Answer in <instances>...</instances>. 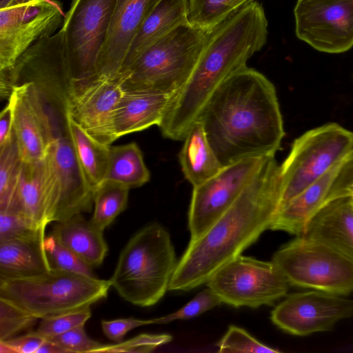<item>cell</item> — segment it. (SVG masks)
Here are the masks:
<instances>
[{
    "mask_svg": "<svg viewBox=\"0 0 353 353\" xmlns=\"http://www.w3.org/2000/svg\"><path fill=\"white\" fill-rule=\"evenodd\" d=\"M198 120L223 167L244 159L274 156L285 136L274 84L247 65L221 84Z\"/></svg>",
    "mask_w": 353,
    "mask_h": 353,
    "instance_id": "1",
    "label": "cell"
},
{
    "mask_svg": "<svg viewBox=\"0 0 353 353\" xmlns=\"http://www.w3.org/2000/svg\"><path fill=\"white\" fill-rule=\"evenodd\" d=\"M281 165L267 157L233 204L189 244L169 290L188 291L207 283L223 265L255 243L276 216L282 196Z\"/></svg>",
    "mask_w": 353,
    "mask_h": 353,
    "instance_id": "2",
    "label": "cell"
},
{
    "mask_svg": "<svg viewBox=\"0 0 353 353\" xmlns=\"http://www.w3.org/2000/svg\"><path fill=\"white\" fill-rule=\"evenodd\" d=\"M268 20L254 1L208 29L199 61L188 81L174 94L158 125L162 135L183 140L215 90L265 45Z\"/></svg>",
    "mask_w": 353,
    "mask_h": 353,
    "instance_id": "3",
    "label": "cell"
},
{
    "mask_svg": "<svg viewBox=\"0 0 353 353\" xmlns=\"http://www.w3.org/2000/svg\"><path fill=\"white\" fill-rule=\"evenodd\" d=\"M177 264L169 232L159 223H152L129 239L109 281L126 301L150 307L169 290Z\"/></svg>",
    "mask_w": 353,
    "mask_h": 353,
    "instance_id": "4",
    "label": "cell"
},
{
    "mask_svg": "<svg viewBox=\"0 0 353 353\" xmlns=\"http://www.w3.org/2000/svg\"><path fill=\"white\" fill-rule=\"evenodd\" d=\"M208 30L184 22L142 52L117 77L124 92L173 96L190 77Z\"/></svg>",
    "mask_w": 353,
    "mask_h": 353,
    "instance_id": "5",
    "label": "cell"
},
{
    "mask_svg": "<svg viewBox=\"0 0 353 353\" xmlns=\"http://www.w3.org/2000/svg\"><path fill=\"white\" fill-rule=\"evenodd\" d=\"M110 287L109 280L51 268L31 276L0 278V296L42 319L90 307Z\"/></svg>",
    "mask_w": 353,
    "mask_h": 353,
    "instance_id": "6",
    "label": "cell"
},
{
    "mask_svg": "<svg viewBox=\"0 0 353 353\" xmlns=\"http://www.w3.org/2000/svg\"><path fill=\"white\" fill-rule=\"evenodd\" d=\"M352 152L353 132L336 123L313 128L296 138L281 165L283 190L279 210Z\"/></svg>",
    "mask_w": 353,
    "mask_h": 353,
    "instance_id": "7",
    "label": "cell"
},
{
    "mask_svg": "<svg viewBox=\"0 0 353 353\" xmlns=\"http://www.w3.org/2000/svg\"><path fill=\"white\" fill-rule=\"evenodd\" d=\"M272 261L290 285L340 295L353 291V261L318 240L298 236L280 248Z\"/></svg>",
    "mask_w": 353,
    "mask_h": 353,
    "instance_id": "8",
    "label": "cell"
},
{
    "mask_svg": "<svg viewBox=\"0 0 353 353\" xmlns=\"http://www.w3.org/2000/svg\"><path fill=\"white\" fill-rule=\"evenodd\" d=\"M206 284L223 303L251 308L272 305L286 296L290 285L272 261L241 254L221 267Z\"/></svg>",
    "mask_w": 353,
    "mask_h": 353,
    "instance_id": "9",
    "label": "cell"
},
{
    "mask_svg": "<svg viewBox=\"0 0 353 353\" xmlns=\"http://www.w3.org/2000/svg\"><path fill=\"white\" fill-rule=\"evenodd\" d=\"M117 0H72L64 15L65 54L71 79L97 75V63Z\"/></svg>",
    "mask_w": 353,
    "mask_h": 353,
    "instance_id": "10",
    "label": "cell"
},
{
    "mask_svg": "<svg viewBox=\"0 0 353 353\" xmlns=\"http://www.w3.org/2000/svg\"><path fill=\"white\" fill-rule=\"evenodd\" d=\"M63 18L60 4L53 0L0 8V72L12 69L35 42L54 34Z\"/></svg>",
    "mask_w": 353,
    "mask_h": 353,
    "instance_id": "11",
    "label": "cell"
},
{
    "mask_svg": "<svg viewBox=\"0 0 353 353\" xmlns=\"http://www.w3.org/2000/svg\"><path fill=\"white\" fill-rule=\"evenodd\" d=\"M266 157L244 159L225 166L212 178L193 187L188 212L190 240L201 236L233 204Z\"/></svg>",
    "mask_w": 353,
    "mask_h": 353,
    "instance_id": "12",
    "label": "cell"
},
{
    "mask_svg": "<svg viewBox=\"0 0 353 353\" xmlns=\"http://www.w3.org/2000/svg\"><path fill=\"white\" fill-rule=\"evenodd\" d=\"M297 37L318 51L341 53L353 46V0H298Z\"/></svg>",
    "mask_w": 353,
    "mask_h": 353,
    "instance_id": "13",
    "label": "cell"
},
{
    "mask_svg": "<svg viewBox=\"0 0 353 353\" xmlns=\"http://www.w3.org/2000/svg\"><path fill=\"white\" fill-rule=\"evenodd\" d=\"M11 71L28 79L16 83L8 98L12 105V130L23 162L43 159L58 136L50 119L39 82L16 68Z\"/></svg>",
    "mask_w": 353,
    "mask_h": 353,
    "instance_id": "14",
    "label": "cell"
},
{
    "mask_svg": "<svg viewBox=\"0 0 353 353\" xmlns=\"http://www.w3.org/2000/svg\"><path fill=\"white\" fill-rule=\"evenodd\" d=\"M67 88L65 113L94 138L110 145L117 139L114 110L124 93L120 83L116 79L96 76L70 79Z\"/></svg>",
    "mask_w": 353,
    "mask_h": 353,
    "instance_id": "15",
    "label": "cell"
},
{
    "mask_svg": "<svg viewBox=\"0 0 353 353\" xmlns=\"http://www.w3.org/2000/svg\"><path fill=\"white\" fill-rule=\"evenodd\" d=\"M353 317V299L321 290L291 294L271 312L272 323L296 336L330 330L338 321Z\"/></svg>",
    "mask_w": 353,
    "mask_h": 353,
    "instance_id": "16",
    "label": "cell"
},
{
    "mask_svg": "<svg viewBox=\"0 0 353 353\" xmlns=\"http://www.w3.org/2000/svg\"><path fill=\"white\" fill-rule=\"evenodd\" d=\"M46 157L54 170L58 186L53 222L90 212L94 203L93 192L85 181L68 134L58 135L52 141Z\"/></svg>",
    "mask_w": 353,
    "mask_h": 353,
    "instance_id": "17",
    "label": "cell"
},
{
    "mask_svg": "<svg viewBox=\"0 0 353 353\" xmlns=\"http://www.w3.org/2000/svg\"><path fill=\"white\" fill-rule=\"evenodd\" d=\"M58 196L55 174L46 157L36 162L23 161L14 199L8 209L21 214L37 228L46 229L53 222Z\"/></svg>",
    "mask_w": 353,
    "mask_h": 353,
    "instance_id": "18",
    "label": "cell"
},
{
    "mask_svg": "<svg viewBox=\"0 0 353 353\" xmlns=\"http://www.w3.org/2000/svg\"><path fill=\"white\" fill-rule=\"evenodd\" d=\"M161 0H117L97 63V75L117 79L130 44Z\"/></svg>",
    "mask_w": 353,
    "mask_h": 353,
    "instance_id": "19",
    "label": "cell"
},
{
    "mask_svg": "<svg viewBox=\"0 0 353 353\" xmlns=\"http://www.w3.org/2000/svg\"><path fill=\"white\" fill-rule=\"evenodd\" d=\"M345 161L334 165L290 200L279 211L270 230L303 235L310 221L325 203Z\"/></svg>",
    "mask_w": 353,
    "mask_h": 353,
    "instance_id": "20",
    "label": "cell"
},
{
    "mask_svg": "<svg viewBox=\"0 0 353 353\" xmlns=\"http://www.w3.org/2000/svg\"><path fill=\"white\" fill-rule=\"evenodd\" d=\"M304 236L321 241L353 261V208L350 196L327 201L312 219Z\"/></svg>",
    "mask_w": 353,
    "mask_h": 353,
    "instance_id": "21",
    "label": "cell"
},
{
    "mask_svg": "<svg viewBox=\"0 0 353 353\" xmlns=\"http://www.w3.org/2000/svg\"><path fill=\"white\" fill-rule=\"evenodd\" d=\"M172 96L143 92H124L113 115L117 139L122 136L159 125Z\"/></svg>",
    "mask_w": 353,
    "mask_h": 353,
    "instance_id": "22",
    "label": "cell"
},
{
    "mask_svg": "<svg viewBox=\"0 0 353 353\" xmlns=\"http://www.w3.org/2000/svg\"><path fill=\"white\" fill-rule=\"evenodd\" d=\"M103 232L79 214L67 220L56 222L50 234L94 268L103 263L108 251Z\"/></svg>",
    "mask_w": 353,
    "mask_h": 353,
    "instance_id": "23",
    "label": "cell"
},
{
    "mask_svg": "<svg viewBox=\"0 0 353 353\" xmlns=\"http://www.w3.org/2000/svg\"><path fill=\"white\" fill-rule=\"evenodd\" d=\"M187 12L188 0H161L134 37L119 73L153 43L188 21Z\"/></svg>",
    "mask_w": 353,
    "mask_h": 353,
    "instance_id": "24",
    "label": "cell"
},
{
    "mask_svg": "<svg viewBox=\"0 0 353 353\" xmlns=\"http://www.w3.org/2000/svg\"><path fill=\"white\" fill-rule=\"evenodd\" d=\"M45 236L0 242V278L25 277L51 269Z\"/></svg>",
    "mask_w": 353,
    "mask_h": 353,
    "instance_id": "25",
    "label": "cell"
},
{
    "mask_svg": "<svg viewBox=\"0 0 353 353\" xmlns=\"http://www.w3.org/2000/svg\"><path fill=\"white\" fill-rule=\"evenodd\" d=\"M183 140L179 159L184 176L193 187L204 183L222 170L223 166L199 120L191 126Z\"/></svg>",
    "mask_w": 353,
    "mask_h": 353,
    "instance_id": "26",
    "label": "cell"
},
{
    "mask_svg": "<svg viewBox=\"0 0 353 353\" xmlns=\"http://www.w3.org/2000/svg\"><path fill=\"white\" fill-rule=\"evenodd\" d=\"M66 131L76 158L90 190L105 179L110 145L100 142L65 113Z\"/></svg>",
    "mask_w": 353,
    "mask_h": 353,
    "instance_id": "27",
    "label": "cell"
},
{
    "mask_svg": "<svg viewBox=\"0 0 353 353\" xmlns=\"http://www.w3.org/2000/svg\"><path fill=\"white\" fill-rule=\"evenodd\" d=\"M150 179V171L136 143L110 145L105 179L119 182L130 189L144 185Z\"/></svg>",
    "mask_w": 353,
    "mask_h": 353,
    "instance_id": "28",
    "label": "cell"
},
{
    "mask_svg": "<svg viewBox=\"0 0 353 353\" xmlns=\"http://www.w3.org/2000/svg\"><path fill=\"white\" fill-rule=\"evenodd\" d=\"M129 190L122 183L105 179L93 192L94 209L90 222L104 231L126 208Z\"/></svg>",
    "mask_w": 353,
    "mask_h": 353,
    "instance_id": "29",
    "label": "cell"
},
{
    "mask_svg": "<svg viewBox=\"0 0 353 353\" xmlns=\"http://www.w3.org/2000/svg\"><path fill=\"white\" fill-rule=\"evenodd\" d=\"M256 0H188L187 20L191 25L208 30Z\"/></svg>",
    "mask_w": 353,
    "mask_h": 353,
    "instance_id": "30",
    "label": "cell"
},
{
    "mask_svg": "<svg viewBox=\"0 0 353 353\" xmlns=\"http://www.w3.org/2000/svg\"><path fill=\"white\" fill-rule=\"evenodd\" d=\"M23 161L13 130L0 146V210L10 208L17 190Z\"/></svg>",
    "mask_w": 353,
    "mask_h": 353,
    "instance_id": "31",
    "label": "cell"
},
{
    "mask_svg": "<svg viewBox=\"0 0 353 353\" xmlns=\"http://www.w3.org/2000/svg\"><path fill=\"white\" fill-rule=\"evenodd\" d=\"M39 319L17 303L0 296V341L30 329Z\"/></svg>",
    "mask_w": 353,
    "mask_h": 353,
    "instance_id": "32",
    "label": "cell"
},
{
    "mask_svg": "<svg viewBox=\"0 0 353 353\" xmlns=\"http://www.w3.org/2000/svg\"><path fill=\"white\" fill-rule=\"evenodd\" d=\"M44 248L51 268L97 278L92 267L60 243L51 234L46 236Z\"/></svg>",
    "mask_w": 353,
    "mask_h": 353,
    "instance_id": "33",
    "label": "cell"
},
{
    "mask_svg": "<svg viewBox=\"0 0 353 353\" xmlns=\"http://www.w3.org/2000/svg\"><path fill=\"white\" fill-rule=\"evenodd\" d=\"M219 352H266L278 353L279 350L272 348L255 339L244 329L230 325L223 336L216 343Z\"/></svg>",
    "mask_w": 353,
    "mask_h": 353,
    "instance_id": "34",
    "label": "cell"
},
{
    "mask_svg": "<svg viewBox=\"0 0 353 353\" xmlns=\"http://www.w3.org/2000/svg\"><path fill=\"white\" fill-rule=\"evenodd\" d=\"M45 232L12 210H0V242L45 236Z\"/></svg>",
    "mask_w": 353,
    "mask_h": 353,
    "instance_id": "35",
    "label": "cell"
},
{
    "mask_svg": "<svg viewBox=\"0 0 353 353\" xmlns=\"http://www.w3.org/2000/svg\"><path fill=\"white\" fill-rule=\"evenodd\" d=\"M90 307L41 319L35 330L46 339L54 337L79 326H84L91 317Z\"/></svg>",
    "mask_w": 353,
    "mask_h": 353,
    "instance_id": "36",
    "label": "cell"
},
{
    "mask_svg": "<svg viewBox=\"0 0 353 353\" xmlns=\"http://www.w3.org/2000/svg\"><path fill=\"white\" fill-rule=\"evenodd\" d=\"M223 303L210 288L198 293L191 301L176 312L154 319L155 324L168 323L176 320H188L199 316Z\"/></svg>",
    "mask_w": 353,
    "mask_h": 353,
    "instance_id": "37",
    "label": "cell"
},
{
    "mask_svg": "<svg viewBox=\"0 0 353 353\" xmlns=\"http://www.w3.org/2000/svg\"><path fill=\"white\" fill-rule=\"evenodd\" d=\"M172 340L170 334H141L125 341L114 344H104L97 353L101 352H150L159 346L167 344Z\"/></svg>",
    "mask_w": 353,
    "mask_h": 353,
    "instance_id": "38",
    "label": "cell"
},
{
    "mask_svg": "<svg viewBox=\"0 0 353 353\" xmlns=\"http://www.w3.org/2000/svg\"><path fill=\"white\" fill-rule=\"evenodd\" d=\"M70 352L97 353L104 345L88 336L84 326H79L54 337L48 338Z\"/></svg>",
    "mask_w": 353,
    "mask_h": 353,
    "instance_id": "39",
    "label": "cell"
},
{
    "mask_svg": "<svg viewBox=\"0 0 353 353\" xmlns=\"http://www.w3.org/2000/svg\"><path fill=\"white\" fill-rule=\"evenodd\" d=\"M101 327L106 337L115 343L123 340L127 333L137 327L154 323V319H139L133 317L102 320Z\"/></svg>",
    "mask_w": 353,
    "mask_h": 353,
    "instance_id": "40",
    "label": "cell"
},
{
    "mask_svg": "<svg viewBox=\"0 0 353 353\" xmlns=\"http://www.w3.org/2000/svg\"><path fill=\"white\" fill-rule=\"evenodd\" d=\"M353 192V152L343 165L326 201L347 196ZM325 202V203H326Z\"/></svg>",
    "mask_w": 353,
    "mask_h": 353,
    "instance_id": "41",
    "label": "cell"
},
{
    "mask_svg": "<svg viewBox=\"0 0 353 353\" xmlns=\"http://www.w3.org/2000/svg\"><path fill=\"white\" fill-rule=\"evenodd\" d=\"M45 340V337L34 331L2 341L12 347L15 353H37Z\"/></svg>",
    "mask_w": 353,
    "mask_h": 353,
    "instance_id": "42",
    "label": "cell"
},
{
    "mask_svg": "<svg viewBox=\"0 0 353 353\" xmlns=\"http://www.w3.org/2000/svg\"><path fill=\"white\" fill-rule=\"evenodd\" d=\"M12 105L8 100V104L0 114V146L11 136L12 132Z\"/></svg>",
    "mask_w": 353,
    "mask_h": 353,
    "instance_id": "43",
    "label": "cell"
},
{
    "mask_svg": "<svg viewBox=\"0 0 353 353\" xmlns=\"http://www.w3.org/2000/svg\"><path fill=\"white\" fill-rule=\"evenodd\" d=\"M37 353H68V351L57 343L46 339Z\"/></svg>",
    "mask_w": 353,
    "mask_h": 353,
    "instance_id": "44",
    "label": "cell"
},
{
    "mask_svg": "<svg viewBox=\"0 0 353 353\" xmlns=\"http://www.w3.org/2000/svg\"><path fill=\"white\" fill-rule=\"evenodd\" d=\"M0 353H15V352L6 343L0 341Z\"/></svg>",
    "mask_w": 353,
    "mask_h": 353,
    "instance_id": "45",
    "label": "cell"
},
{
    "mask_svg": "<svg viewBox=\"0 0 353 353\" xmlns=\"http://www.w3.org/2000/svg\"><path fill=\"white\" fill-rule=\"evenodd\" d=\"M13 0H0V8H3L12 4Z\"/></svg>",
    "mask_w": 353,
    "mask_h": 353,
    "instance_id": "46",
    "label": "cell"
},
{
    "mask_svg": "<svg viewBox=\"0 0 353 353\" xmlns=\"http://www.w3.org/2000/svg\"><path fill=\"white\" fill-rule=\"evenodd\" d=\"M32 0H13L12 4L10 6L26 3L30 2Z\"/></svg>",
    "mask_w": 353,
    "mask_h": 353,
    "instance_id": "47",
    "label": "cell"
},
{
    "mask_svg": "<svg viewBox=\"0 0 353 353\" xmlns=\"http://www.w3.org/2000/svg\"><path fill=\"white\" fill-rule=\"evenodd\" d=\"M347 196H350L352 199H353V192L349 194Z\"/></svg>",
    "mask_w": 353,
    "mask_h": 353,
    "instance_id": "48",
    "label": "cell"
},
{
    "mask_svg": "<svg viewBox=\"0 0 353 353\" xmlns=\"http://www.w3.org/2000/svg\"><path fill=\"white\" fill-rule=\"evenodd\" d=\"M350 200H351L352 206V208H353V199H352L350 198Z\"/></svg>",
    "mask_w": 353,
    "mask_h": 353,
    "instance_id": "49",
    "label": "cell"
}]
</instances>
